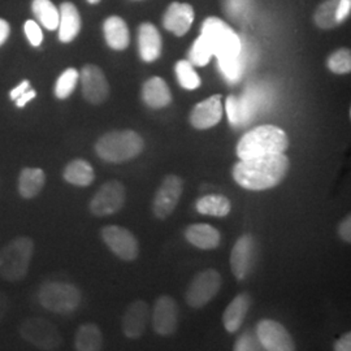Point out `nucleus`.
<instances>
[{
	"label": "nucleus",
	"mask_w": 351,
	"mask_h": 351,
	"mask_svg": "<svg viewBox=\"0 0 351 351\" xmlns=\"http://www.w3.org/2000/svg\"><path fill=\"white\" fill-rule=\"evenodd\" d=\"M290 162L284 154H268L241 159L233 167V178L241 188L262 191L275 188L288 175Z\"/></svg>",
	"instance_id": "nucleus-1"
},
{
	"label": "nucleus",
	"mask_w": 351,
	"mask_h": 351,
	"mask_svg": "<svg viewBox=\"0 0 351 351\" xmlns=\"http://www.w3.org/2000/svg\"><path fill=\"white\" fill-rule=\"evenodd\" d=\"M289 147L288 134L276 125L254 128L242 136L237 143L239 159H249L268 154H281Z\"/></svg>",
	"instance_id": "nucleus-2"
},
{
	"label": "nucleus",
	"mask_w": 351,
	"mask_h": 351,
	"mask_svg": "<svg viewBox=\"0 0 351 351\" xmlns=\"http://www.w3.org/2000/svg\"><path fill=\"white\" fill-rule=\"evenodd\" d=\"M145 149L143 138L134 130H114L103 134L95 143V152L107 163H125Z\"/></svg>",
	"instance_id": "nucleus-3"
},
{
	"label": "nucleus",
	"mask_w": 351,
	"mask_h": 351,
	"mask_svg": "<svg viewBox=\"0 0 351 351\" xmlns=\"http://www.w3.org/2000/svg\"><path fill=\"white\" fill-rule=\"evenodd\" d=\"M34 242L29 237H17L0 249V277L8 282L25 278L33 258Z\"/></svg>",
	"instance_id": "nucleus-4"
},
{
	"label": "nucleus",
	"mask_w": 351,
	"mask_h": 351,
	"mask_svg": "<svg viewBox=\"0 0 351 351\" xmlns=\"http://www.w3.org/2000/svg\"><path fill=\"white\" fill-rule=\"evenodd\" d=\"M201 36L207 39L217 60H226L239 56L242 42L237 33L217 17H208L202 25Z\"/></svg>",
	"instance_id": "nucleus-5"
},
{
	"label": "nucleus",
	"mask_w": 351,
	"mask_h": 351,
	"mask_svg": "<svg viewBox=\"0 0 351 351\" xmlns=\"http://www.w3.org/2000/svg\"><path fill=\"white\" fill-rule=\"evenodd\" d=\"M38 301L51 313L71 314L78 308L82 294L80 289L72 284L50 281L39 288Z\"/></svg>",
	"instance_id": "nucleus-6"
},
{
	"label": "nucleus",
	"mask_w": 351,
	"mask_h": 351,
	"mask_svg": "<svg viewBox=\"0 0 351 351\" xmlns=\"http://www.w3.org/2000/svg\"><path fill=\"white\" fill-rule=\"evenodd\" d=\"M19 333L26 342L42 350H56L63 342L59 329L43 317L25 319L19 326Z\"/></svg>",
	"instance_id": "nucleus-7"
},
{
	"label": "nucleus",
	"mask_w": 351,
	"mask_h": 351,
	"mask_svg": "<svg viewBox=\"0 0 351 351\" xmlns=\"http://www.w3.org/2000/svg\"><path fill=\"white\" fill-rule=\"evenodd\" d=\"M221 288V276L216 269H204L190 282L185 298L193 308H202L211 302Z\"/></svg>",
	"instance_id": "nucleus-8"
},
{
	"label": "nucleus",
	"mask_w": 351,
	"mask_h": 351,
	"mask_svg": "<svg viewBox=\"0 0 351 351\" xmlns=\"http://www.w3.org/2000/svg\"><path fill=\"white\" fill-rule=\"evenodd\" d=\"M125 201V186L120 181L112 180L101 185L97 194L90 201L88 208L90 213L95 216H110L119 213L124 207Z\"/></svg>",
	"instance_id": "nucleus-9"
},
{
	"label": "nucleus",
	"mask_w": 351,
	"mask_h": 351,
	"mask_svg": "<svg viewBox=\"0 0 351 351\" xmlns=\"http://www.w3.org/2000/svg\"><path fill=\"white\" fill-rule=\"evenodd\" d=\"M101 239L108 249L120 259L125 262L137 259L139 243L130 230L119 226H104L101 229Z\"/></svg>",
	"instance_id": "nucleus-10"
},
{
	"label": "nucleus",
	"mask_w": 351,
	"mask_h": 351,
	"mask_svg": "<svg viewBox=\"0 0 351 351\" xmlns=\"http://www.w3.org/2000/svg\"><path fill=\"white\" fill-rule=\"evenodd\" d=\"M184 190L182 178L176 175L167 176L160 188L158 189L152 202V213L158 219H167L171 216L181 199Z\"/></svg>",
	"instance_id": "nucleus-11"
},
{
	"label": "nucleus",
	"mask_w": 351,
	"mask_h": 351,
	"mask_svg": "<svg viewBox=\"0 0 351 351\" xmlns=\"http://www.w3.org/2000/svg\"><path fill=\"white\" fill-rule=\"evenodd\" d=\"M256 337L264 350L293 351L295 350L294 341L287 328L278 322L264 319L256 326Z\"/></svg>",
	"instance_id": "nucleus-12"
},
{
	"label": "nucleus",
	"mask_w": 351,
	"mask_h": 351,
	"mask_svg": "<svg viewBox=\"0 0 351 351\" xmlns=\"http://www.w3.org/2000/svg\"><path fill=\"white\" fill-rule=\"evenodd\" d=\"M80 80L82 84V95L90 104L99 106L108 99L110 85L98 65L86 64L80 73Z\"/></svg>",
	"instance_id": "nucleus-13"
},
{
	"label": "nucleus",
	"mask_w": 351,
	"mask_h": 351,
	"mask_svg": "<svg viewBox=\"0 0 351 351\" xmlns=\"http://www.w3.org/2000/svg\"><path fill=\"white\" fill-rule=\"evenodd\" d=\"M178 326V308L175 300L169 295L159 297L152 311V326L159 336L173 335Z\"/></svg>",
	"instance_id": "nucleus-14"
},
{
	"label": "nucleus",
	"mask_w": 351,
	"mask_h": 351,
	"mask_svg": "<svg viewBox=\"0 0 351 351\" xmlns=\"http://www.w3.org/2000/svg\"><path fill=\"white\" fill-rule=\"evenodd\" d=\"M223 117L221 95L216 94L198 103L190 113V123L198 130H206L217 125Z\"/></svg>",
	"instance_id": "nucleus-15"
},
{
	"label": "nucleus",
	"mask_w": 351,
	"mask_h": 351,
	"mask_svg": "<svg viewBox=\"0 0 351 351\" xmlns=\"http://www.w3.org/2000/svg\"><path fill=\"white\" fill-rule=\"evenodd\" d=\"M194 10L188 3H172L163 17V25L168 32L173 33L177 37L185 36L193 25Z\"/></svg>",
	"instance_id": "nucleus-16"
},
{
	"label": "nucleus",
	"mask_w": 351,
	"mask_h": 351,
	"mask_svg": "<svg viewBox=\"0 0 351 351\" xmlns=\"http://www.w3.org/2000/svg\"><path fill=\"white\" fill-rule=\"evenodd\" d=\"M254 255V239L250 234L241 236L230 252V269L237 280H245L250 272Z\"/></svg>",
	"instance_id": "nucleus-17"
},
{
	"label": "nucleus",
	"mask_w": 351,
	"mask_h": 351,
	"mask_svg": "<svg viewBox=\"0 0 351 351\" xmlns=\"http://www.w3.org/2000/svg\"><path fill=\"white\" fill-rule=\"evenodd\" d=\"M149 320V306L145 301H134L129 304L123 316V332L128 339H137L145 333Z\"/></svg>",
	"instance_id": "nucleus-18"
},
{
	"label": "nucleus",
	"mask_w": 351,
	"mask_h": 351,
	"mask_svg": "<svg viewBox=\"0 0 351 351\" xmlns=\"http://www.w3.org/2000/svg\"><path fill=\"white\" fill-rule=\"evenodd\" d=\"M139 56L146 63H154L162 55V36L150 23H143L138 30Z\"/></svg>",
	"instance_id": "nucleus-19"
},
{
	"label": "nucleus",
	"mask_w": 351,
	"mask_h": 351,
	"mask_svg": "<svg viewBox=\"0 0 351 351\" xmlns=\"http://www.w3.org/2000/svg\"><path fill=\"white\" fill-rule=\"evenodd\" d=\"M59 39L71 43L81 30V16L73 3L64 1L59 8Z\"/></svg>",
	"instance_id": "nucleus-20"
},
{
	"label": "nucleus",
	"mask_w": 351,
	"mask_h": 351,
	"mask_svg": "<svg viewBox=\"0 0 351 351\" xmlns=\"http://www.w3.org/2000/svg\"><path fill=\"white\" fill-rule=\"evenodd\" d=\"M142 99L151 108L159 110L172 101V94L163 78L152 77L143 84Z\"/></svg>",
	"instance_id": "nucleus-21"
},
{
	"label": "nucleus",
	"mask_w": 351,
	"mask_h": 351,
	"mask_svg": "<svg viewBox=\"0 0 351 351\" xmlns=\"http://www.w3.org/2000/svg\"><path fill=\"white\" fill-rule=\"evenodd\" d=\"M103 33L107 45L112 50L124 51L130 43L129 27L119 16H111L104 21Z\"/></svg>",
	"instance_id": "nucleus-22"
},
{
	"label": "nucleus",
	"mask_w": 351,
	"mask_h": 351,
	"mask_svg": "<svg viewBox=\"0 0 351 351\" xmlns=\"http://www.w3.org/2000/svg\"><path fill=\"white\" fill-rule=\"evenodd\" d=\"M185 237L193 246L202 250H213L220 245V232L208 224H193L185 230Z\"/></svg>",
	"instance_id": "nucleus-23"
},
{
	"label": "nucleus",
	"mask_w": 351,
	"mask_h": 351,
	"mask_svg": "<svg viewBox=\"0 0 351 351\" xmlns=\"http://www.w3.org/2000/svg\"><path fill=\"white\" fill-rule=\"evenodd\" d=\"M250 306L251 298L247 293H241L229 303L223 315V323L226 326V332L234 333L239 330L246 315L249 313Z\"/></svg>",
	"instance_id": "nucleus-24"
},
{
	"label": "nucleus",
	"mask_w": 351,
	"mask_h": 351,
	"mask_svg": "<svg viewBox=\"0 0 351 351\" xmlns=\"http://www.w3.org/2000/svg\"><path fill=\"white\" fill-rule=\"evenodd\" d=\"M46 175L40 168H24L19 176V193L25 199H33L45 188Z\"/></svg>",
	"instance_id": "nucleus-25"
},
{
	"label": "nucleus",
	"mask_w": 351,
	"mask_h": 351,
	"mask_svg": "<svg viewBox=\"0 0 351 351\" xmlns=\"http://www.w3.org/2000/svg\"><path fill=\"white\" fill-rule=\"evenodd\" d=\"M64 180L75 186L86 188L93 184L95 178V172L91 167V164L84 159H75L66 164L64 168Z\"/></svg>",
	"instance_id": "nucleus-26"
},
{
	"label": "nucleus",
	"mask_w": 351,
	"mask_h": 351,
	"mask_svg": "<svg viewBox=\"0 0 351 351\" xmlns=\"http://www.w3.org/2000/svg\"><path fill=\"white\" fill-rule=\"evenodd\" d=\"M255 110H256L255 104L251 101L247 95H245L241 99L230 95L226 99L228 119H229V123L233 124V125L239 126L241 124L249 123L252 113L255 112Z\"/></svg>",
	"instance_id": "nucleus-27"
},
{
	"label": "nucleus",
	"mask_w": 351,
	"mask_h": 351,
	"mask_svg": "<svg viewBox=\"0 0 351 351\" xmlns=\"http://www.w3.org/2000/svg\"><path fill=\"white\" fill-rule=\"evenodd\" d=\"M75 350L99 351L103 348V335L97 324H82L77 329L75 339Z\"/></svg>",
	"instance_id": "nucleus-28"
},
{
	"label": "nucleus",
	"mask_w": 351,
	"mask_h": 351,
	"mask_svg": "<svg viewBox=\"0 0 351 351\" xmlns=\"http://www.w3.org/2000/svg\"><path fill=\"white\" fill-rule=\"evenodd\" d=\"M197 211L202 215H208V216H215V217H224L232 210L230 201L219 194H210L206 195L201 199L197 201Z\"/></svg>",
	"instance_id": "nucleus-29"
},
{
	"label": "nucleus",
	"mask_w": 351,
	"mask_h": 351,
	"mask_svg": "<svg viewBox=\"0 0 351 351\" xmlns=\"http://www.w3.org/2000/svg\"><path fill=\"white\" fill-rule=\"evenodd\" d=\"M32 11L36 19L47 30H56L59 26V10L51 0H33Z\"/></svg>",
	"instance_id": "nucleus-30"
},
{
	"label": "nucleus",
	"mask_w": 351,
	"mask_h": 351,
	"mask_svg": "<svg viewBox=\"0 0 351 351\" xmlns=\"http://www.w3.org/2000/svg\"><path fill=\"white\" fill-rule=\"evenodd\" d=\"M339 0H324L317 10L315 11L314 21L320 29H333L337 24L336 13H337Z\"/></svg>",
	"instance_id": "nucleus-31"
},
{
	"label": "nucleus",
	"mask_w": 351,
	"mask_h": 351,
	"mask_svg": "<svg viewBox=\"0 0 351 351\" xmlns=\"http://www.w3.org/2000/svg\"><path fill=\"white\" fill-rule=\"evenodd\" d=\"M176 75L180 85L186 90H195L201 86L202 81L193 64L188 60H180L176 64Z\"/></svg>",
	"instance_id": "nucleus-32"
},
{
	"label": "nucleus",
	"mask_w": 351,
	"mask_h": 351,
	"mask_svg": "<svg viewBox=\"0 0 351 351\" xmlns=\"http://www.w3.org/2000/svg\"><path fill=\"white\" fill-rule=\"evenodd\" d=\"M80 80V73L75 68L65 69L56 81L55 95L58 99H66L75 91L77 82Z\"/></svg>",
	"instance_id": "nucleus-33"
},
{
	"label": "nucleus",
	"mask_w": 351,
	"mask_h": 351,
	"mask_svg": "<svg viewBox=\"0 0 351 351\" xmlns=\"http://www.w3.org/2000/svg\"><path fill=\"white\" fill-rule=\"evenodd\" d=\"M213 56V49L203 36H199L195 39V42L189 51V62L197 66H206L210 63Z\"/></svg>",
	"instance_id": "nucleus-34"
},
{
	"label": "nucleus",
	"mask_w": 351,
	"mask_h": 351,
	"mask_svg": "<svg viewBox=\"0 0 351 351\" xmlns=\"http://www.w3.org/2000/svg\"><path fill=\"white\" fill-rule=\"evenodd\" d=\"M326 65L329 71L336 75H348L351 71V53L348 49L335 51L329 58Z\"/></svg>",
	"instance_id": "nucleus-35"
},
{
	"label": "nucleus",
	"mask_w": 351,
	"mask_h": 351,
	"mask_svg": "<svg viewBox=\"0 0 351 351\" xmlns=\"http://www.w3.org/2000/svg\"><path fill=\"white\" fill-rule=\"evenodd\" d=\"M219 66H220L221 73L224 75L229 82H237L243 73V68H245V63L242 59V51L236 58L220 60Z\"/></svg>",
	"instance_id": "nucleus-36"
},
{
	"label": "nucleus",
	"mask_w": 351,
	"mask_h": 351,
	"mask_svg": "<svg viewBox=\"0 0 351 351\" xmlns=\"http://www.w3.org/2000/svg\"><path fill=\"white\" fill-rule=\"evenodd\" d=\"M250 0H226V11L230 17L243 20L250 14Z\"/></svg>",
	"instance_id": "nucleus-37"
},
{
	"label": "nucleus",
	"mask_w": 351,
	"mask_h": 351,
	"mask_svg": "<svg viewBox=\"0 0 351 351\" xmlns=\"http://www.w3.org/2000/svg\"><path fill=\"white\" fill-rule=\"evenodd\" d=\"M24 32H25L26 38L29 43L33 47H39L43 42V33L40 26L38 25L37 21L34 20H27L24 25Z\"/></svg>",
	"instance_id": "nucleus-38"
},
{
	"label": "nucleus",
	"mask_w": 351,
	"mask_h": 351,
	"mask_svg": "<svg viewBox=\"0 0 351 351\" xmlns=\"http://www.w3.org/2000/svg\"><path fill=\"white\" fill-rule=\"evenodd\" d=\"M261 349H263V346L261 345L259 339L256 336H252L250 333L241 336L234 345L236 351L261 350Z\"/></svg>",
	"instance_id": "nucleus-39"
},
{
	"label": "nucleus",
	"mask_w": 351,
	"mask_h": 351,
	"mask_svg": "<svg viewBox=\"0 0 351 351\" xmlns=\"http://www.w3.org/2000/svg\"><path fill=\"white\" fill-rule=\"evenodd\" d=\"M351 11V0H339V5H337V13H336V19H337V24L343 23L349 16Z\"/></svg>",
	"instance_id": "nucleus-40"
},
{
	"label": "nucleus",
	"mask_w": 351,
	"mask_h": 351,
	"mask_svg": "<svg viewBox=\"0 0 351 351\" xmlns=\"http://www.w3.org/2000/svg\"><path fill=\"white\" fill-rule=\"evenodd\" d=\"M339 234L346 243L351 242V216L348 215L339 226Z\"/></svg>",
	"instance_id": "nucleus-41"
},
{
	"label": "nucleus",
	"mask_w": 351,
	"mask_h": 351,
	"mask_svg": "<svg viewBox=\"0 0 351 351\" xmlns=\"http://www.w3.org/2000/svg\"><path fill=\"white\" fill-rule=\"evenodd\" d=\"M333 349L336 351H350L351 350V333H345L339 337L336 342Z\"/></svg>",
	"instance_id": "nucleus-42"
},
{
	"label": "nucleus",
	"mask_w": 351,
	"mask_h": 351,
	"mask_svg": "<svg viewBox=\"0 0 351 351\" xmlns=\"http://www.w3.org/2000/svg\"><path fill=\"white\" fill-rule=\"evenodd\" d=\"M37 97V91L36 90H26L25 93L24 94H21L17 99H16V107L17 108H24L25 107L26 104L29 103L30 101H33L34 98Z\"/></svg>",
	"instance_id": "nucleus-43"
},
{
	"label": "nucleus",
	"mask_w": 351,
	"mask_h": 351,
	"mask_svg": "<svg viewBox=\"0 0 351 351\" xmlns=\"http://www.w3.org/2000/svg\"><path fill=\"white\" fill-rule=\"evenodd\" d=\"M30 88V82L27 80H24L21 84H19L16 88H13L10 91V98L11 101H16L21 94H24L26 90H29Z\"/></svg>",
	"instance_id": "nucleus-44"
},
{
	"label": "nucleus",
	"mask_w": 351,
	"mask_h": 351,
	"mask_svg": "<svg viewBox=\"0 0 351 351\" xmlns=\"http://www.w3.org/2000/svg\"><path fill=\"white\" fill-rule=\"evenodd\" d=\"M10 34H11V26L8 24V21H5L4 19H0V47L7 42Z\"/></svg>",
	"instance_id": "nucleus-45"
},
{
	"label": "nucleus",
	"mask_w": 351,
	"mask_h": 351,
	"mask_svg": "<svg viewBox=\"0 0 351 351\" xmlns=\"http://www.w3.org/2000/svg\"><path fill=\"white\" fill-rule=\"evenodd\" d=\"M7 310H8V297L5 295V293L0 291V322L4 319Z\"/></svg>",
	"instance_id": "nucleus-46"
},
{
	"label": "nucleus",
	"mask_w": 351,
	"mask_h": 351,
	"mask_svg": "<svg viewBox=\"0 0 351 351\" xmlns=\"http://www.w3.org/2000/svg\"><path fill=\"white\" fill-rule=\"evenodd\" d=\"M88 3L90 4H98V3H101V0H86Z\"/></svg>",
	"instance_id": "nucleus-47"
}]
</instances>
